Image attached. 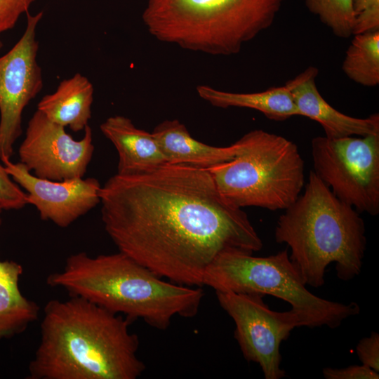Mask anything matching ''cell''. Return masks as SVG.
I'll return each mask as SVG.
<instances>
[{
	"label": "cell",
	"mask_w": 379,
	"mask_h": 379,
	"mask_svg": "<svg viewBox=\"0 0 379 379\" xmlns=\"http://www.w3.org/2000/svg\"><path fill=\"white\" fill-rule=\"evenodd\" d=\"M100 198L105 230L119 251L175 284L201 287L221 253L262 248L247 214L220 194L206 168L167 163L117 173Z\"/></svg>",
	"instance_id": "obj_1"
},
{
	"label": "cell",
	"mask_w": 379,
	"mask_h": 379,
	"mask_svg": "<svg viewBox=\"0 0 379 379\" xmlns=\"http://www.w3.org/2000/svg\"><path fill=\"white\" fill-rule=\"evenodd\" d=\"M51 300L29 364L30 379H136L145 370L131 319L83 298Z\"/></svg>",
	"instance_id": "obj_2"
},
{
	"label": "cell",
	"mask_w": 379,
	"mask_h": 379,
	"mask_svg": "<svg viewBox=\"0 0 379 379\" xmlns=\"http://www.w3.org/2000/svg\"><path fill=\"white\" fill-rule=\"evenodd\" d=\"M47 283L159 330L168 328L176 316L194 317L204 295L201 287L165 281L120 251L94 257L85 252L71 255Z\"/></svg>",
	"instance_id": "obj_3"
},
{
	"label": "cell",
	"mask_w": 379,
	"mask_h": 379,
	"mask_svg": "<svg viewBox=\"0 0 379 379\" xmlns=\"http://www.w3.org/2000/svg\"><path fill=\"white\" fill-rule=\"evenodd\" d=\"M364 220L311 171L304 192L279 218L274 239L291 248L289 258L306 285L321 287L326 267L350 281L361 272L366 247Z\"/></svg>",
	"instance_id": "obj_4"
},
{
	"label": "cell",
	"mask_w": 379,
	"mask_h": 379,
	"mask_svg": "<svg viewBox=\"0 0 379 379\" xmlns=\"http://www.w3.org/2000/svg\"><path fill=\"white\" fill-rule=\"evenodd\" d=\"M284 0H148L142 20L157 40L232 55L271 27Z\"/></svg>",
	"instance_id": "obj_5"
},
{
	"label": "cell",
	"mask_w": 379,
	"mask_h": 379,
	"mask_svg": "<svg viewBox=\"0 0 379 379\" xmlns=\"http://www.w3.org/2000/svg\"><path fill=\"white\" fill-rule=\"evenodd\" d=\"M237 142L232 159L208 168L220 194L239 208H287L305 185V163L296 144L262 129Z\"/></svg>",
	"instance_id": "obj_6"
},
{
	"label": "cell",
	"mask_w": 379,
	"mask_h": 379,
	"mask_svg": "<svg viewBox=\"0 0 379 379\" xmlns=\"http://www.w3.org/2000/svg\"><path fill=\"white\" fill-rule=\"evenodd\" d=\"M203 286L215 291L272 295L289 303L302 326L335 328L360 312L354 302L345 304L318 297L306 288L289 258L288 248L266 257L231 250L219 255L207 268Z\"/></svg>",
	"instance_id": "obj_7"
},
{
	"label": "cell",
	"mask_w": 379,
	"mask_h": 379,
	"mask_svg": "<svg viewBox=\"0 0 379 379\" xmlns=\"http://www.w3.org/2000/svg\"><path fill=\"white\" fill-rule=\"evenodd\" d=\"M314 174L359 213H379V133L312 140Z\"/></svg>",
	"instance_id": "obj_8"
},
{
	"label": "cell",
	"mask_w": 379,
	"mask_h": 379,
	"mask_svg": "<svg viewBox=\"0 0 379 379\" xmlns=\"http://www.w3.org/2000/svg\"><path fill=\"white\" fill-rule=\"evenodd\" d=\"M215 294L235 324L234 338L245 359L258 364L265 379L285 377L280 346L293 328L302 326L298 316L291 310H271L260 294L220 291Z\"/></svg>",
	"instance_id": "obj_9"
},
{
	"label": "cell",
	"mask_w": 379,
	"mask_h": 379,
	"mask_svg": "<svg viewBox=\"0 0 379 379\" xmlns=\"http://www.w3.org/2000/svg\"><path fill=\"white\" fill-rule=\"evenodd\" d=\"M42 16L43 12L27 13L22 36L0 57V159H11L13 145L22 133L23 109L43 88L36 40V27Z\"/></svg>",
	"instance_id": "obj_10"
},
{
	"label": "cell",
	"mask_w": 379,
	"mask_h": 379,
	"mask_svg": "<svg viewBox=\"0 0 379 379\" xmlns=\"http://www.w3.org/2000/svg\"><path fill=\"white\" fill-rule=\"evenodd\" d=\"M84 131L82 139L76 140L65 127L36 110L19 147V162L40 178L56 181L81 178L94 152L91 127L88 125Z\"/></svg>",
	"instance_id": "obj_11"
},
{
	"label": "cell",
	"mask_w": 379,
	"mask_h": 379,
	"mask_svg": "<svg viewBox=\"0 0 379 379\" xmlns=\"http://www.w3.org/2000/svg\"><path fill=\"white\" fill-rule=\"evenodd\" d=\"M13 180L27 191V204L34 205L42 220L67 227L100 201L101 185L93 178L61 181L40 178L20 162L1 159Z\"/></svg>",
	"instance_id": "obj_12"
},
{
	"label": "cell",
	"mask_w": 379,
	"mask_h": 379,
	"mask_svg": "<svg viewBox=\"0 0 379 379\" xmlns=\"http://www.w3.org/2000/svg\"><path fill=\"white\" fill-rule=\"evenodd\" d=\"M318 69L309 67L286 84L288 86L299 116L318 122L325 136L338 139L350 136H365L379 133V115L366 118L346 115L328 104L319 92L315 82Z\"/></svg>",
	"instance_id": "obj_13"
},
{
	"label": "cell",
	"mask_w": 379,
	"mask_h": 379,
	"mask_svg": "<svg viewBox=\"0 0 379 379\" xmlns=\"http://www.w3.org/2000/svg\"><path fill=\"white\" fill-rule=\"evenodd\" d=\"M100 128L117 150V174H137L168 163L152 132L137 128L130 119L112 116Z\"/></svg>",
	"instance_id": "obj_14"
},
{
	"label": "cell",
	"mask_w": 379,
	"mask_h": 379,
	"mask_svg": "<svg viewBox=\"0 0 379 379\" xmlns=\"http://www.w3.org/2000/svg\"><path fill=\"white\" fill-rule=\"evenodd\" d=\"M168 164H186L209 168L232 159L237 154V142L228 147H214L192 138L186 126L177 119L166 120L152 131Z\"/></svg>",
	"instance_id": "obj_15"
},
{
	"label": "cell",
	"mask_w": 379,
	"mask_h": 379,
	"mask_svg": "<svg viewBox=\"0 0 379 379\" xmlns=\"http://www.w3.org/2000/svg\"><path fill=\"white\" fill-rule=\"evenodd\" d=\"M93 86L79 73L62 81L56 91L39 101L37 110L50 121L75 132L84 130L91 117Z\"/></svg>",
	"instance_id": "obj_16"
},
{
	"label": "cell",
	"mask_w": 379,
	"mask_h": 379,
	"mask_svg": "<svg viewBox=\"0 0 379 379\" xmlns=\"http://www.w3.org/2000/svg\"><path fill=\"white\" fill-rule=\"evenodd\" d=\"M199 96L211 105L220 108L244 107L255 109L275 121L299 116L288 86L272 87L257 93H232L207 85L197 87Z\"/></svg>",
	"instance_id": "obj_17"
},
{
	"label": "cell",
	"mask_w": 379,
	"mask_h": 379,
	"mask_svg": "<svg viewBox=\"0 0 379 379\" xmlns=\"http://www.w3.org/2000/svg\"><path fill=\"white\" fill-rule=\"evenodd\" d=\"M22 272L20 264L0 260V339L22 332L38 319L39 307L20 290Z\"/></svg>",
	"instance_id": "obj_18"
},
{
	"label": "cell",
	"mask_w": 379,
	"mask_h": 379,
	"mask_svg": "<svg viewBox=\"0 0 379 379\" xmlns=\"http://www.w3.org/2000/svg\"><path fill=\"white\" fill-rule=\"evenodd\" d=\"M342 68L357 84L367 87L379 84V30L354 34Z\"/></svg>",
	"instance_id": "obj_19"
},
{
	"label": "cell",
	"mask_w": 379,
	"mask_h": 379,
	"mask_svg": "<svg viewBox=\"0 0 379 379\" xmlns=\"http://www.w3.org/2000/svg\"><path fill=\"white\" fill-rule=\"evenodd\" d=\"M353 1L305 0V5L336 36L347 39L354 34L356 17Z\"/></svg>",
	"instance_id": "obj_20"
},
{
	"label": "cell",
	"mask_w": 379,
	"mask_h": 379,
	"mask_svg": "<svg viewBox=\"0 0 379 379\" xmlns=\"http://www.w3.org/2000/svg\"><path fill=\"white\" fill-rule=\"evenodd\" d=\"M353 4L356 17L354 34L379 30V0H354Z\"/></svg>",
	"instance_id": "obj_21"
},
{
	"label": "cell",
	"mask_w": 379,
	"mask_h": 379,
	"mask_svg": "<svg viewBox=\"0 0 379 379\" xmlns=\"http://www.w3.org/2000/svg\"><path fill=\"white\" fill-rule=\"evenodd\" d=\"M27 204V194L0 164V206L4 210H18Z\"/></svg>",
	"instance_id": "obj_22"
},
{
	"label": "cell",
	"mask_w": 379,
	"mask_h": 379,
	"mask_svg": "<svg viewBox=\"0 0 379 379\" xmlns=\"http://www.w3.org/2000/svg\"><path fill=\"white\" fill-rule=\"evenodd\" d=\"M35 0H0V34L12 29Z\"/></svg>",
	"instance_id": "obj_23"
},
{
	"label": "cell",
	"mask_w": 379,
	"mask_h": 379,
	"mask_svg": "<svg viewBox=\"0 0 379 379\" xmlns=\"http://www.w3.org/2000/svg\"><path fill=\"white\" fill-rule=\"evenodd\" d=\"M357 354L362 363L379 371V334L372 331L370 336L363 338L356 347Z\"/></svg>",
	"instance_id": "obj_24"
},
{
	"label": "cell",
	"mask_w": 379,
	"mask_h": 379,
	"mask_svg": "<svg viewBox=\"0 0 379 379\" xmlns=\"http://www.w3.org/2000/svg\"><path fill=\"white\" fill-rule=\"evenodd\" d=\"M326 379H378V372L366 365H351L343 368H324Z\"/></svg>",
	"instance_id": "obj_25"
},
{
	"label": "cell",
	"mask_w": 379,
	"mask_h": 379,
	"mask_svg": "<svg viewBox=\"0 0 379 379\" xmlns=\"http://www.w3.org/2000/svg\"><path fill=\"white\" fill-rule=\"evenodd\" d=\"M2 210H3V208L0 206V225H1V222H2V220H1V214Z\"/></svg>",
	"instance_id": "obj_26"
},
{
	"label": "cell",
	"mask_w": 379,
	"mask_h": 379,
	"mask_svg": "<svg viewBox=\"0 0 379 379\" xmlns=\"http://www.w3.org/2000/svg\"><path fill=\"white\" fill-rule=\"evenodd\" d=\"M2 46H3V44H2V42H1V39H0V49H1V48L2 47Z\"/></svg>",
	"instance_id": "obj_27"
}]
</instances>
